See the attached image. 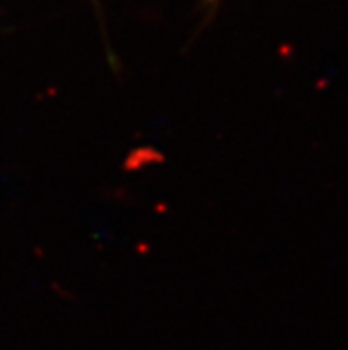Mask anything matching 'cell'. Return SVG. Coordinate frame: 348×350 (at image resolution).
Instances as JSON below:
<instances>
[{"label":"cell","instance_id":"cell-1","mask_svg":"<svg viewBox=\"0 0 348 350\" xmlns=\"http://www.w3.org/2000/svg\"><path fill=\"white\" fill-rule=\"evenodd\" d=\"M212 2H213V0H212Z\"/></svg>","mask_w":348,"mask_h":350}]
</instances>
